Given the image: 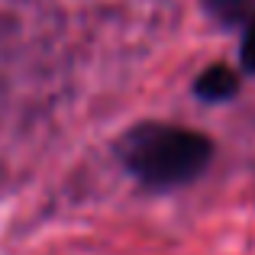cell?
<instances>
[{
  "mask_svg": "<svg viewBox=\"0 0 255 255\" xmlns=\"http://www.w3.org/2000/svg\"><path fill=\"white\" fill-rule=\"evenodd\" d=\"M126 168L149 187H178L194 181L207 168L213 142L204 132L181 129L165 123H145L123 139Z\"/></svg>",
  "mask_w": 255,
  "mask_h": 255,
  "instance_id": "1",
  "label": "cell"
},
{
  "mask_svg": "<svg viewBox=\"0 0 255 255\" xmlns=\"http://www.w3.org/2000/svg\"><path fill=\"white\" fill-rule=\"evenodd\" d=\"M236 91H239V78L230 65H210V68L200 71V78L194 81V94H197L200 100H210V104L230 100Z\"/></svg>",
  "mask_w": 255,
  "mask_h": 255,
  "instance_id": "2",
  "label": "cell"
},
{
  "mask_svg": "<svg viewBox=\"0 0 255 255\" xmlns=\"http://www.w3.org/2000/svg\"><path fill=\"white\" fill-rule=\"evenodd\" d=\"M204 10L220 26H249L255 19V0H204Z\"/></svg>",
  "mask_w": 255,
  "mask_h": 255,
  "instance_id": "3",
  "label": "cell"
},
{
  "mask_svg": "<svg viewBox=\"0 0 255 255\" xmlns=\"http://www.w3.org/2000/svg\"><path fill=\"white\" fill-rule=\"evenodd\" d=\"M239 62H243L246 71L255 75V19L246 26V36H243V49H239Z\"/></svg>",
  "mask_w": 255,
  "mask_h": 255,
  "instance_id": "4",
  "label": "cell"
}]
</instances>
